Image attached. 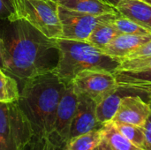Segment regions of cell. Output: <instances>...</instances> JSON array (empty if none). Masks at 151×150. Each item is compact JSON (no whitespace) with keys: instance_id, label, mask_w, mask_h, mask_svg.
I'll use <instances>...</instances> for the list:
<instances>
[{"instance_id":"24","label":"cell","mask_w":151,"mask_h":150,"mask_svg":"<svg viewBox=\"0 0 151 150\" xmlns=\"http://www.w3.org/2000/svg\"><path fill=\"white\" fill-rule=\"evenodd\" d=\"M12 11L10 0H0V19H8Z\"/></svg>"},{"instance_id":"1","label":"cell","mask_w":151,"mask_h":150,"mask_svg":"<svg viewBox=\"0 0 151 150\" xmlns=\"http://www.w3.org/2000/svg\"><path fill=\"white\" fill-rule=\"evenodd\" d=\"M2 37L5 46L4 71L13 78L26 81L56 67L58 52L54 39L27 21H9Z\"/></svg>"},{"instance_id":"9","label":"cell","mask_w":151,"mask_h":150,"mask_svg":"<svg viewBox=\"0 0 151 150\" xmlns=\"http://www.w3.org/2000/svg\"><path fill=\"white\" fill-rule=\"evenodd\" d=\"M77 104L78 94L74 91L73 86L68 84L59 101L53 133L50 137L59 150L64 149L70 139L71 126Z\"/></svg>"},{"instance_id":"11","label":"cell","mask_w":151,"mask_h":150,"mask_svg":"<svg viewBox=\"0 0 151 150\" xmlns=\"http://www.w3.org/2000/svg\"><path fill=\"white\" fill-rule=\"evenodd\" d=\"M96 103L94 100L87 95H78V104L71 126L70 139L103 126L96 118Z\"/></svg>"},{"instance_id":"20","label":"cell","mask_w":151,"mask_h":150,"mask_svg":"<svg viewBox=\"0 0 151 150\" xmlns=\"http://www.w3.org/2000/svg\"><path fill=\"white\" fill-rule=\"evenodd\" d=\"M113 122V121H112ZM117 129L135 146L145 150V135L143 129L134 125L113 122Z\"/></svg>"},{"instance_id":"33","label":"cell","mask_w":151,"mask_h":150,"mask_svg":"<svg viewBox=\"0 0 151 150\" xmlns=\"http://www.w3.org/2000/svg\"><path fill=\"white\" fill-rule=\"evenodd\" d=\"M102 1H104V0H102Z\"/></svg>"},{"instance_id":"31","label":"cell","mask_w":151,"mask_h":150,"mask_svg":"<svg viewBox=\"0 0 151 150\" xmlns=\"http://www.w3.org/2000/svg\"><path fill=\"white\" fill-rule=\"evenodd\" d=\"M95 150H98V149H97V148H96V149H95Z\"/></svg>"},{"instance_id":"17","label":"cell","mask_w":151,"mask_h":150,"mask_svg":"<svg viewBox=\"0 0 151 150\" xmlns=\"http://www.w3.org/2000/svg\"><path fill=\"white\" fill-rule=\"evenodd\" d=\"M123 92L124 90L119 88L115 93L96 103V118L100 124L104 125L112 120L119 105V102L124 96Z\"/></svg>"},{"instance_id":"27","label":"cell","mask_w":151,"mask_h":150,"mask_svg":"<svg viewBox=\"0 0 151 150\" xmlns=\"http://www.w3.org/2000/svg\"><path fill=\"white\" fill-rule=\"evenodd\" d=\"M104 2H106V3H108V4H111V5H113L114 7H116L117 6V4L119 3V1H121V0H104Z\"/></svg>"},{"instance_id":"29","label":"cell","mask_w":151,"mask_h":150,"mask_svg":"<svg viewBox=\"0 0 151 150\" xmlns=\"http://www.w3.org/2000/svg\"><path fill=\"white\" fill-rule=\"evenodd\" d=\"M52 1H55V2H57V3H60V2H62V1H64V0H52Z\"/></svg>"},{"instance_id":"32","label":"cell","mask_w":151,"mask_h":150,"mask_svg":"<svg viewBox=\"0 0 151 150\" xmlns=\"http://www.w3.org/2000/svg\"><path fill=\"white\" fill-rule=\"evenodd\" d=\"M149 97H151V95H150V96H148V98H149Z\"/></svg>"},{"instance_id":"10","label":"cell","mask_w":151,"mask_h":150,"mask_svg":"<svg viewBox=\"0 0 151 150\" xmlns=\"http://www.w3.org/2000/svg\"><path fill=\"white\" fill-rule=\"evenodd\" d=\"M150 114V103L143 101L140 95H124L111 121L131 124L143 128Z\"/></svg>"},{"instance_id":"3","label":"cell","mask_w":151,"mask_h":150,"mask_svg":"<svg viewBox=\"0 0 151 150\" xmlns=\"http://www.w3.org/2000/svg\"><path fill=\"white\" fill-rule=\"evenodd\" d=\"M58 52V59L53 72L68 85L74 77L86 70H102L115 72L120 61L113 58L100 49L86 41L54 39Z\"/></svg>"},{"instance_id":"13","label":"cell","mask_w":151,"mask_h":150,"mask_svg":"<svg viewBox=\"0 0 151 150\" xmlns=\"http://www.w3.org/2000/svg\"><path fill=\"white\" fill-rule=\"evenodd\" d=\"M116 8L120 15L151 31V4L143 0H121Z\"/></svg>"},{"instance_id":"2","label":"cell","mask_w":151,"mask_h":150,"mask_svg":"<svg viewBox=\"0 0 151 150\" xmlns=\"http://www.w3.org/2000/svg\"><path fill=\"white\" fill-rule=\"evenodd\" d=\"M65 88L53 71L25 81L17 103L35 134L47 137L52 134L58 106Z\"/></svg>"},{"instance_id":"25","label":"cell","mask_w":151,"mask_h":150,"mask_svg":"<svg viewBox=\"0 0 151 150\" xmlns=\"http://www.w3.org/2000/svg\"><path fill=\"white\" fill-rule=\"evenodd\" d=\"M142 129L145 135V150H151V114Z\"/></svg>"},{"instance_id":"14","label":"cell","mask_w":151,"mask_h":150,"mask_svg":"<svg viewBox=\"0 0 151 150\" xmlns=\"http://www.w3.org/2000/svg\"><path fill=\"white\" fill-rule=\"evenodd\" d=\"M102 141L97 147L98 150H144L127 139L115 126L112 121H109L102 126Z\"/></svg>"},{"instance_id":"15","label":"cell","mask_w":151,"mask_h":150,"mask_svg":"<svg viewBox=\"0 0 151 150\" xmlns=\"http://www.w3.org/2000/svg\"><path fill=\"white\" fill-rule=\"evenodd\" d=\"M58 4L73 11L92 15L119 12L116 7L102 0H64Z\"/></svg>"},{"instance_id":"4","label":"cell","mask_w":151,"mask_h":150,"mask_svg":"<svg viewBox=\"0 0 151 150\" xmlns=\"http://www.w3.org/2000/svg\"><path fill=\"white\" fill-rule=\"evenodd\" d=\"M8 21L25 20L50 39L62 37L58 3L52 0H10Z\"/></svg>"},{"instance_id":"18","label":"cell","mask_w":151,"mask_h":150,"mask_svg":"<svg viewBox=\"0 0 151 150\" xmlns=\"http://www.w3.org/2000/svg\"><path fill=\"white\" fill-rule=\"evenodd\" d=\"M103 138L102 127L70 139L63 150H95Z\"/></svg>"},{"instance_id":"26","label":"cell","mask_w":151,"mask_h":150,"mask_svg":"<svg viewBox=\"0 0 151 150\" xmlns=\"http://www.w3.org/2000/svg\"><path fill=\"white\" fill-rule=\"evenodd\" d=\"M4 62H5V46L4 42L0 34V67L4 70Z\"/></svg>"},{"instance_id":"30","label":"cell","mask_w":151,"mask_h":150,"mask_svg":"<svg viewBox=\"0 0 151 150\" xmlns=\"http://www.w3.org/2000/svg\"><path fill=\"white\" fill-rule=\"evenodd\" d=\"M148 100H149V102H148V103H150V106H151V97H149V98H148Z\"/></svg>"},{"instance_id":"23","label":"cell","mask_w":151,"mask_h":150,"mask_svg":"<svg viewBox=\"0 0 151 150\" xmlns=\"http://www.w3.org/2000/svg\"><path fill=\"white\" fill-rule=\"evenodd\" d=\"M151 57V40L144 43L143 45L137 48L132 53L127 55L122 61L127 60H136V59H146ZM121 61V62H122Z\"/></svg>"},{"instance_id":"5","label":"cell","mask_w":151,"mask_h":150,"mask_svg":"<svg viewBox=\"0 0 151 150\" xmlns=\"http://www.w3.org/2000/svg\"><path fill=\"white\" fill-rule=\"evenodd\" d=\"M34 134L17 102L0 103V150H20Z\"/></svg>"},{"instance_id":"19","label":"cell","mask_w":151,"mask_h":150,"mask_svg":"<svg viewBox=\"0 0 151 150\" xmlns=\"http://www.w3.org/2000/svg\"><path fill=\"white\" fill-rule=\"evenodd\" d=\"M19 97V89L16 80L0 67V103H15L18 102Z\"/></svg>"},{"instance_id":"6","label":"cell","mask_w":151,"mask_h":150,"mask_svg":"<svg viewBox=\"0 0 151 150\" xmlns=\"http://www.w3.org/2000/svg\"><path fill=\"white\" fill-rule=\"evenodd\" d=\"M119 15V12L92 15L73 11L58 4V16L62 27L61 38L86 41L93 29L99 23L113 20Z\"/></svg>"},{"instance_id":"16","label":"cell","mask_w":151,"mask_h":150,"mask_svg":"<svg viewBox=\"0 0 151 150\" xmlns=\"http://www.w3.org/2000/svg\"><path fill=\"white\" fill-rule=\"evenodd\" d=\"M120 33L116 28L112 20L99 23L91 32L86 42L97 49H104Z\"/></svg>"},{"instance_id":"8","label":"cell","mask_w":151,"mask_h":150,"mask_svg":"<svg viewBox=\"0 0 151 150\" xmlns=\"http://www.w3.org/2000/svg\"><path fill=\"white\" fill-rule=\"evenodd\" d=\"M70 84L78 95H87L96 103L119 89L114 73L102 70L83 71Z\"/></svg>"},{"instance_id":"12","label":"cell","mask_w":151,"mask_h":150,"mask_svg":"<svg viewBox=\"0 0 151 150\" xmlns=\"http://www.w3.org/2000/svg\"><path fill=\"white\" fill-rule=\"evenodd\" d=\"M151 40V34H119L104 49V53L121 61L134 50Z\"/></svg>"},{"instance_id":"28","label":"cell","mask_w":151,"mask_h":150,"mask_svg":"<svg viewBox=\"0 0 151 150\" xmlns=\"http://www.w3.org/2000/svg\"><path fill=\"white\" fill-rule=\"evenodd\" d=\"M143 1H145V2H147L148 4H151V0H143Z\"/></svg>"},{"instance_id":"7","label":"cell","mask_w":151,"mask_h":150,"mask_svg":"<svg viewBox=\"0 0 151 150\" xmlns=\"http://www.w3.org/2000/svg\"><path fill=\"white\" fill-rule=\"evenodd\" d=\"M118 88L151 95V57L122 61L114 72Z\"/></svg>"},{"instance_id":"22","label":"cell","mask_w":151,"mask_h":150,"mask_svg":"<svg viewBox=\"0 0 151 150\" xmlns=\"http://www.w3.org/2000/svg\"><path fill=\"white\" fill-rule=\"evenodd\" d=\"M20 150H59L50 137L34 134Z\"/></svg>"},{"instance_id":"21","label":"cell","mask_w":151,"mask_h":150,"mask_svg":"<svg viewBox=\"0 0 151 150\" xmlns=\"http://www.w3.org/2000/svg\"><path fill=\"white\" fill-rule=\"evenodd\" d=\"M112 23L119 30L120 34H151L150 30L142 27V25L131 20L128 18H126L122 15H119L115 19L112 20Z\"/></svg>"}]
</instances>
